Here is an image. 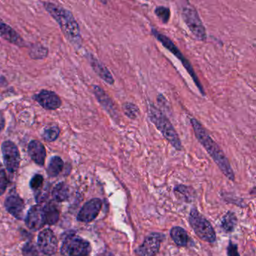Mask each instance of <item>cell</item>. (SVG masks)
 <instances>
[{"label":"cell","mask_w":256,"mask_h":256,"mask_svg":"<svg viewBox=\"0 0 256 256\" xmlns=\"http://www.w3.org/2000/svg\"><path fill=\"white\" fill-rule=\"evenodd\" d=\"M191 124L198 141L203 146L204 148L221 170V172L230 181H235L233 169L231 166L229 159L220 146L213 140L206 129L196 119H191Z\"/></svg>","instance_id":"cell-1"},{"label":"cell","mask_w":256,"mask_h":256,"mask_svg":"<svg viewBox=\"0 0 256 256\" xmlns=\"http://www.w3.org/2000/svg\"><path fill=\"white\" fill-rule=\"evenodd\" d=\"M44 7L59 23L61 29L68 39L74 46L80 47L81 44L80 29L73 14L62 7L50 2H44Z\"/></svg>","instance_id":"cell-2"},{"label":"cell","mask_w":256,"mask_h":256,"mask_svg":"<svg viewBox=\"0 0 256 256\" xmlns=\"http://www.w3.org/2000/svg\"><path fill=\"white\" fill-rule=\"evenodd\" d=\"M149 118L164 138L177 150H182V143L178 132L168 117L153 104L149 107Z\"/></svg>","instance_id":"cell-3"},{"label":"cell","mask_w":256,"mask_h":256,"mask_svg":"<svg viewBox=\"0 0 256 256\" xmlns=\"http://www.w3.org/2000/svg\"><path fill=\"white\" fill-rule=\"evenodd\" d=\"M152 34L153 36L162 44L163 47H165L167 50H169L171 53H173L178 59H180L181 63L184 65V68L187 70V72L189 73L190 76H191L192 79H193L194 83H196V87L199 89L200 93H202V96H205L206 95L205 93V89H204L203 85L201 83L199 80V77H198L196 73L195 72L194 68H193V65L190 63V61L186 58L184 54H183L182 52L181 51L179 48L175 45V43L171 40V38H168L166 35L164 34L161 33L159 31L156 30L154 28H152Z\"/></svg>","instance_id":"cell-4"},{"label":"cell","mask_w":256,"mask_h":256,"mask_svg":"<svg viewBox=\"0 0 256 256\" xmlns=\"http://www.w3.org/2000/svg\"><path fill=\"white\" fill-rule=\"evenodd\" d=\"M181 16L184 23L198 41H203L207 39L206 29L203 22L201 20L197 10L191 3L186 2L182 4Z\"/></svg>","instance_id":"cell-5"},{"label":"cell","mask_w":256,"mask_h":256,"mask_svg":"<svg viewBox=\"0 0 256 256\" xmlns=\"http://www.w3.org/2000/svg\"><path fill=\"white\" fill-rule=\"evenodd\" d=\"M189 221L192 229L201 240L210 244L215 242L217 235L212 225L197 209L193 208L191 210Z\"/></svg>","instance_id":"cell-6"},{"label":"cell","mask_w":256,"mask_h":256,"mask_svg":"<svg viewBox=\"0 0 256 256\" xmlns=\"http://www.w3.org/2000/svg\"><path fill=\"white\" fill-rule=\"evenodd\" d=\"M91 251L89 241L73 235L65 238L60 250L63 256H88Z\"/></svg>","instance_id":"cell-7"},{"label":"cell","mask_w":256,"mask_h":256,"mask_svg":"<svg viewBox=\"0 0 256 256\" xmlns=\"http://www.w3.org/2000/svg\"><path fill=\"white\" fill-rule=\"evenodd\" d=\"M2 157L5 168L10 173H14L18 169L20 162V153L17 146L12 141H4L2 144Z\"/></svg>","instance_id":"cell-8"},{"label":"cell","mask_w":256,"mask_h":256,"mask_svg":"<svg viewBox=\"0 0 256 256\" xmlns=\"http://www.w3.org/2000/svg\"><path fill=\"white\" fill-rule=\"evenodd\" d=\"M164 236L162 234L151 233L144 239V242L135 250L138 256H156L160 250Z\"/></svg>","instance_id":"cell-9"},{"label":"cell","mask_w":256,"mask_h":256,"mask_svg":"<svg viewBox=\"0 0 256 256\" xmlns=\"http://www.w3.org/2000/svg\"><path fill=\"white\" fill-rule=\"evenodd\" d=\"M38 247L40 252L46 256H53L56 253L58 241L53 231L46 229L38 234Z\"/></svg>","instance_id":"cell-10"},{"label":"cell","mask_w":256,"mask_h":256,"mask_svg":"<svg viewBox=\"0 0 256 256\" xmlns=\"http://www.w3.org/2000/svg\"><path fill=\"white\" fill-rule=\"evenodd\" d=\"M102 206V202L101 199H91L82 207L77 214V220L86 223L93 221L99 215Z\"/></svg>","instance_id":"cell-11"},{"label":"cell","mask_w":256,"mask_h":256,"mask_svg":"<svg viewBox=\"0 0 256 256\" xmlns=\"http://www.w3.org/2000/svg\"><path fill=\"white\" fill-rule=\"evenodd\" d=\"M93 90L98 102L102 105L105 111L109 114L110 117L114 120V121H119L118 112H117V108H116L111 97L104 91L103 89L96 85L93 86Z\"/></svg>","instance_id":"cell-12"},{"label":"cell","mask_w":256,"mask_h":256,"mask_svg":"<svg viewBox=\"0 0 256 256\" xmlns=\"http://www.w3.org/2000/svg\"><path fill=\"white\" fill-rule=\"evenodd\" d=\"M26 223L31 230L38 231L42 229L46 225L43 207L40 205L32 206L28 211Z\"/></svg>","instance_id":"cell-13"},{"label":"cell","mask_w":256,"mask_h":256,"mask_svg":"<svg viewBox=\"0 0 256 256\" xmlns=\"http://www.w3.org/2000/svg\"><path fill=\"white\" fill-rule=\"evenodd\" d=\"M35 100L44 109L56 110L60 107L61 99L54 92L42 90L35 97Z\"/></svg>","instance_id":"cell-14"},{"label":"cell","mask_w":256,"mask_h":256,"mask_svg":"<svg viewBox=\"0 0 256 256\" xmlns=\"http://www.w3.org/2000/svg\"><path fill=\"white\" fill-rule=\"evenodd\" d=\"M6 211L17 220H22L23 217L25 204L23 199L17 195H10L5 202Z\"/></svg>","instance_id":"cell-15"},{"label":"cell","mask_w":256,"mask_h":256,"mask_svg":"<svg viewBox=\"0 0 256 256\" xmlns=\"http://www.w3.org/2000/svg\"><path fill=\"white\" fill-rule=\"evenodd\" d=\"M88 59L90 61V65L93 68V71L98 74L102 80L109 85H113L114 83V78L113 77L111 71L108 68L102 64L99 59H96L92 54L88 55Z\"/></svg>","instance_id":"cell-16"},{"label":"cell","mask_w":256,"mask_h":256,"mask_svg":"<svg viewBox=\"0 0 256 256\" xmlns=\"http://www.w3.org/2000/svg\"><path fill=\"white\" fill-rule=\"evenodd\" d=\"M28 153L37 165H44L46 159V149L42 143L33 140L28 145Z\"/></svg>","instance_id":"cell-17"},{"label":"cell","mask_w":256,"mask_h":256,"mask_svg":"<svg viewBox=\"0 0 256 256\" xmlns=\"http://www.w3.org/2000/svg\"><path fill=\"white\" fill-rule=\"evenodd\" d=\"M0 36L5 38L9 42L17 44L19 46L23 45V40L20 38V35L8 25L5 23H0Z\"/></svg>","instance_id":"cell-18"},{"label":"cell","mask_w":256,"mask_h":256,"mask_svg":"<svg viewBox=\"0 0 256 256\" xmlns=\"http://www.w3.org/2000/svg\"><path fill=\"white\" fill-rule=\"evenodd\" d=\"M46 225L53 226L57 223L59 218V210L54 202H48L43 207Z\"/></svg>","instance_id":"cell-19"},{"label":"cell","mask_w":256,"mask_h":256,"mask_svg":"<svg viewBox=\"0 0 256 256\" xmlns=\"http://www.w3.org/2000/svg\"><path fill=\"white\" fill-rule=\"evenodd\" d=\"M171 238L178 247H186L189 243V236L187 231L179 226L173 227L170 232Z\"/></svg>","instance_id":"cell-20"},{"label":"cell","mask_w":256,"mask_h":256,"mask_svg":"<svg viewBox=\"0 0 256 256\" xmlns=\"http://www.w3.org/2000/svg\"><path fill=\"white\" fill-rule=\"evenodd\" d=\"M64 162L59 156H53L47 168V174L50 178L57 177L63 169Z\"/></svg>","instance_id":"cell-21"},{"label":"cell","mask_w":256,"mask_h":256,"mask_svg":"<svg viewBox=\"0 0 256 256\" xmlns=\"http://www.w3.org/2000/svg\"><path fill=\"white\" fill-rule=\"evenodd\" d=\"M52 197L55 202H65L69 197V190L65 183H59L52 191Z\"/></svg>","instance_id":"cell-22"},{"label":"cell","mask_w":256,"mask_h":256,"mask_svg":"<svg viewBox=\"0 0 256 256\" xmlns=\"http://www.w3.org/2000/svg\"><path fill=\"white\" fill-rule=\"evenodd\" d=\"M238 223V219L233 212L225 214L221 220V227L226 232H232Z\"/></svg>","instance_id":"cell-23"},{"label":"cell","mask_w":256,"mask_h":256,"mask_svg":"<svg viewBox=\"0 0 256 256\" xmlns=\"http://www.w3.org/2000/svg\"><path fill=\"white\" fill-rule=\"evenodd\" d=\"M123 111L125 115L130 120H136L139 115L138 107L132 102H125L123 105Z\"/></svg>","instance_id":"cell-24"},{"label":"cell","mask_w":256,"mask_h":256,"mask_svg":"<svg viewBox=\"0 0 256 256\" xmlns=\"http://www.w3.org/2000/svg\"><path fill=\"white\" fill-rule=\"evenodd\" d=\"M155 14L164 24L168 23L171 17V11L169 8L163 5L156 7L155 8Z\"/></svg>","instance_id":"cell-25"},{"label":"cell","mask_w":256,"mask_h":256,"mask_svg":"<svg viewBox=\"0 0 256 256\" xmlns=\"http://www.w3.org/2000/svg\"><path fill=\"white\" fill-rule=\"evenodd\" d=\"M23 256H41V252L38 246L35 245L32 242H28L23 246L22 250Z\"/></svg>","instance_id":"cell-26"},{"label":"cell","mask_w":256,"mask_h":256,"mask_svg":"<svg viewBox=\"0 0 256 256\" xmlns=\"http://www.w3.org/2000/svg\"><path fill=\"white\" fill-rule=\"evenodd\" d=\"M59 128L57 126H53V127L47 128V129H44L43 132L42 137L46 141L48 142H52L56 140V138L59 137Z\"/></svg>","instance_id":"cell-27"},{"label":"cell","mask_w":256,"mask_h":256,"mask_svg":"<svg viewBox=\"0 0 256 256\" xmlns=\"http://www.w3.org/2000/svg\"><path fill=\"white\" fill-rule=\"evenodd\" d=\"M8 184V180L6 172L2 164L0 162V196H2L5 193Z\"/></svg>","instance_id":"cell-28"},{"label":"cell","mask_w":256,"mask_h":256,"mask_svg":"<svg viewBox=\"0 0 256 256\" xmlns=\"http://www.w3.org/2000/svg\"><path fill=\"white\" fill-rule=\"evenodd\" d=\"M43 183H44V178L41 175L37 174V175H34L32 179L30 180L29 187H30L31 190L37 194V193H38L42 187Z\"/></svg>","instance_id":"cell-29"},{"label":"cell","mask_w":256,"mask_h":256,"mask_svg":"<svg viewBox=\"0 0 256 256\" xmlns=\"http://www.w3.org/2000/svg\"><path fill=\"white\" fill-rule=\"evenodd\" d=\"M228 256H241L238 252V245L234 243H229L227 248Z\"/></svg>","instance_id":"cell-30"},{"label":"cell","mask_w":256,"mask_h":256,"mask_svg":"<svg viewBox=\"0 0 256 256\" xmlns=\"http://www.w3.org/2000/svg\"><path fill=\"white\" fill-rule=\"evenodd\" d=\"M157 102L158 104H159V107H160L162 109L165 110L166 111L167 109L169 110L168 108V102H167L166 99L164 97L163 95L159 94L157 97Z\"/></svg>","instance_id":"cell-31"}]
</instances>
